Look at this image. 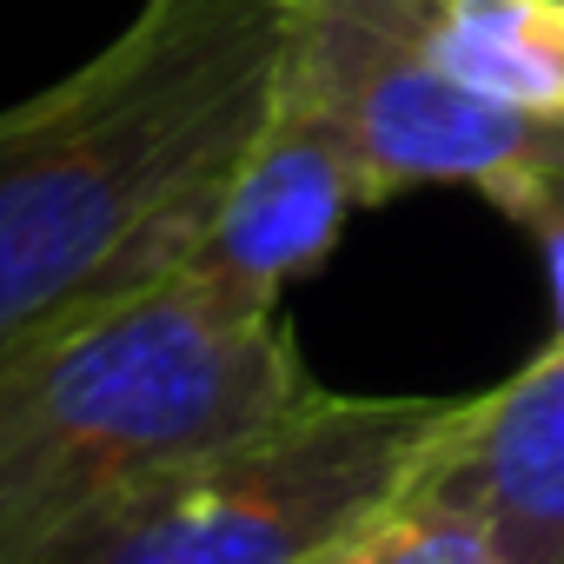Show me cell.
Wrapping results in <instances>:
<instances>
[{"instance_id": "cell-2", "label": "cell", "mask_w": 564, "mask_h": 564, "mask_svg": "<svg viewBox=\"0 0 564 564\" xmlns=\"http://www.w3.org/2000/svg\"><path fill=\"white\" fill-rule=\"evenodd\" d=\"M313 392L286 306L239 300L199 265L47 333L0 366V564L107 491Z\"/></svg>"}, {"instance_id": "cell-4", "label": "cell", "mask_w": 564, "mask_h": 564, "mask_svg": "<svg viewBox=\"0 0 564 564\" xmlns=\"http://www.w3.org/2000/svg\"><path fill=\"white\" fill-rule=\"evenodd\" d=\"M279 80L352 133L379 206L419 186H465L511 213L564 153V120L498 107L432 61L425 0H293Z\"/></svg>"}, {"instance_id": "cell-1", "label": "cell", "mask_w": 564, "mask_h": 564, "mask_svg": "<svg viewBox=\"0 0 564 564\" xmlns=\"http://www.w3.org/2000/svg\"><path fill=\"white\" fill-rule=\"evenodd\" d=\"M293 0H140L67 80L0 107V366L180 272L252 140Z\"/></svg>"}, {"instance_id": "cell-7", "label": "cell", "mask_w": 564, "mask_h": 564, "mask_svg": "<svg viewBox=\"0 0 564 564\" xmlns=\"http://www.w3.org/2000/svg\"><path fill=\"white\" fill-rule=\"evenodd\" d=\"M425 47L471 94L564 120V0H425Z\"/></svg>"}, {"instance_id": "cell-6", "label": "cell", "mask_w": 564, "mask_h": 564, "mask_svg": "<svg viewBox=\"0 0 564 564\" xmlns=\"http://www.w3.org/2000/svg\"><path fill=\"white\" fill-rule=\"evenodd\" d=\"M471 518L505 564H564V346L551 339L524 372L458 399V419L412 478Z\"/></svg>"}, {"instance_id": "cell-8", "label": "cell", "mask_w": 564, "mask_h": 564, "mask_svg": "<svg viewBox=\"0 0 564 564\" xmlns=\"http://www.w3.org/2000/svg\"><path fill=\"white\" fill-rule=\"evenodd\" d=\"M326 564H505V557L491 551V538L471 518H458V511L405 491L386 518H372Z\"/></svg>"}, {"instance_id": "cell-3", "label": "cell", "mask_w": 564, "mask_h": 564, "mask_svg": "<svg viewBox=\"0 0 564 564\" xmlns=\"http://www.w3.org/2000/svg\"><path fill=\"white\" fill-rule=\"evenodd\" d=\"M452 419L458 399L319 386L293 412L107 491L21 564H326L412 491Z\"/></svg>"}, {"instance_id": "cell-5", "label": "cell", "mask_w": 564, "mask_h": 564, "mask_svg": "<svg viewBox=\"0 0 564 564\" xmlns=\"http://www.w3.org/2000/svg\"><path fill=\"white\" fill-rule=\"evenodd\" d=\"M366 206L379 199L352 133L293 80H272V100L239 147L186 265L239 300L286 306V293L333 259L352 213Z\"/></svg>"}]
</instances>
